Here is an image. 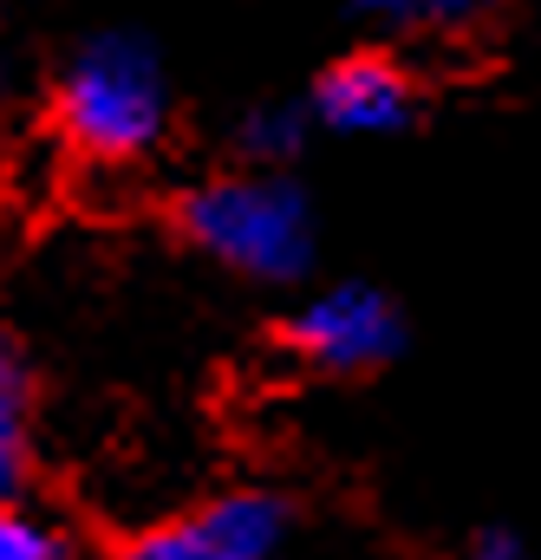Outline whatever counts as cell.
<instances>
[{"mask_svg":"<svg viewBox=\"0 0 541 560\" xmlns=\"http://www.w3.org/2000/svg\"><path fill=\"white\" fill-rule=\"evenodd\" d=\"M176 229L189 248L242 280H287L313 261V209L287 176H216L176 196Z\"/></svg>","mask_w":541,"mask_h":560,"instance_id":"obj_1","label":"cell"},{"mask_svg":"<svg viewBox=\"0 0 541 560\" xmlns=\"http://www.w3.org/2000/svg\"><path fill=\"white\" fill-rule=\"evenodd\" d=\"M59 131L92 163H137L163 138V72L137 39H99L59 79Z\"/></svg>","mask_w":541,"mask_h":560,"instance_id":"obj_2","label":"cell"},{"mask_svg":"<svg viewBox=\"0 0 541 560\" xmlns=\"http://www.w3.org/2000/svg\"><path fill=\"white\" fill-rule=\"evenodd\" d=\"M274 339L307 372L359 378V372H379V365H392L405 352V319H399V306L379 287H326L293 319H280Z\"/></svg>","mask_w":541,"mask_h":560,"instance_id":"obj_3","label":"cell"},{"mask_svg":"<svg viewBox=\"0 0 541 560\" xmlns=\"http://www.w3.org/2000/svg\"><path fill=\"white\" fill-rule=\"evenodd\" d=\"M287 541V502L268 489H229L176 522L137 528L112 560H274Z\"/></svg>","mask_w":541,"mask_h":560,"instance_id":"obj_4","label":"cell"},{"mask_svg":"<svg viewBox=\"0 0 541 560\" xmlns=\"http://www.w3.org/2000/svg\"><path fill=\"white\" fill-rule=\"evenodd\" d=\"M313 112H320V125H333L346 138H385V131H405L411 125L417 85H411L405 66L385 59V52H346L339 66L320 72Z\"/></svg>","mask_w":541,"mask_h":560,"instance_id":"obj_5","label":"cell"},{"mask_svg":"<svg viewBox=\"0 0 541 560\" xmlns=\"http://www.w3.org/2000/svg\"><path fill=\"white\" fill-rule=\"evenodd\" d=\"M33 476V365L0 339V495H20Z\"/></svg>","mask_w":541,"mask_h":560,"instance_id":"obj_6","label":"cell"},{"mask_svg":"<svg viewBox=\"0 0 541 560\" xmlns=\"http://www.w3.org/2000/svg\"><path fill=\"white\" fill-rule=\"evenodd\" d=\"M0 560H72V548L46 522H33L13 495H0Z\"/></svg>","mask_w":541,"mask_h":560,"instance_id":"obj_7","label":"cell"},{"mask_svg":"<svg viewBox=\"0 0 541 560\" xmlns=\"http://www.w3.org/2000/svg\"><path fill=\"white\" fill-rule=\"evenodd\" d=\"M385 13H405V20H463V13H476V7H490V0H379Z\"/></svg>","mask_w":541,"mask_h":560,"instance_id":"obj_8","label":"cell"},{"mask_svg":"<svg viewBox=\"0 0 541 560\" xmlns=\"http://www.w3.org/2000/svg\"><path fill=\"white\" fill-rule=\"evenodd\" d=\"M463 560H529V555H522V541L509 528H476L463 541Z\"/></svg>","mask_w":541,"mask_h":560,"instance_id":"obj_9","label":"cell"}]
</instances>
